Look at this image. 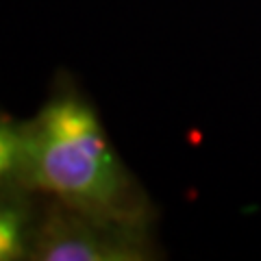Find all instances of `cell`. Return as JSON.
Instances as JSON below:
<instances>
[{"label": "cell", "mask_w": 261, "mask_h": 261, "mask_svg": "<svg viewBox=\"0 0 261 261\" xmlns=\"http://www.w3.org/2000/svg\"><path fill=\"white\" fill-rule=\"evenodd\" d=\"M22 172L39 190L100 222L133 226L142 211L96 113L74 96L53 100L27 128Z\"/></svg>", "instance_id": "1"}, {"label": "cell", "mask_w": 261, "mask_h": 261, "mask_svg": "<svg viewBox=\"0 0 261 261\" xmlns=\"http://www.w3.org/2000/svg\"><path fill=\"white\" fill-rule=\"evenodd\" d=\"M37 257L46 261H135L148 255L130 233L113 235L98 233L96 228H79L48 235Z\"/></svg>", "instance_id": "2"}, {"label": "cell", "mask_w": 261, "mask_h": 261, "mask_svg": "<svg viewBox=\"0 0 261 261\" xmlns=\"http://www.w3.org/2000/svg\"><path fill=\"white\" fill-rule=\"evenodd\" d=\"M27 152V128L0 122V185L15 172H22Z\"/></svg>", "instance_id": "3"}, {"label": "cell", "mask_w": 261, "mask_h": 261, "mask_svg": "<svg viewBox=\"0 0 261 261\" xmlns=\"http://www.w3.org/2000/svg\"><path fill=\"white\" fill-rule=\"evenodd\" d=\"M24 214L15 207H0V261L24 257Z\"/></svg>", "instance_id": "4"}]
</instances>
